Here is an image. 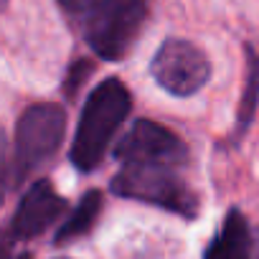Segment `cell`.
<instances>
[{
  "label": "cell",
  "mask_w": 259,
  "mask_h": 259,
  "mask_svg": "<svg viewBox=\"0 0 259 259\" xmlns=\"http://www.w3.org/2000/svg\"><path fill=\"white\" fill-rule=\"evenodd\" d=\"M130 107H133L130 89L117 76H109L99 81V87H94V92L84 102L71 143V163L76 170L92 173L102 163L109 143L130 114Z\"/></svg>",
  "instance_id": "6da1fadb"
},
{
  "label": "cell",
  "mask_w": 259,
  "mask_h": 259,
  "mask_svg": "<svg viewBox=\"0 0 259 259\" xmlns=\"http://www.w3.org/2000/svg\"><path fill=\"white\" fill-rule=\"evenodd\" d=\"M150 0H79V23L89 49L107 61H119L135 44Z\"/></svg>",
  "instance_id": "7a4b0ae2"
},
{
  "label": "cell",
  "mask_w": 259,
  "mask_h": 259,
  "mask_svg": "<svg viewBox=\"0 0 259 259\" xmlns=\"http://www.w3.org/2000/svg\"><path fill=\"white\" fill-rule=\"evenodd\" d=\"M183 168L165 163H127L112 178V193L160 206L178 216L193 219L198 213V196L181 176Z\"/></svg>",
  "instance_id": "3957f363"
},
{
  "label": "cell",
  "mask_w": 259,
  "mask_h": 259,
  "mask_svg": "<svg viewBox=\"0 0 259 259\" xmlns=\"http://www.w3.org/2000/svg\"><path fill=\"white\" fill-rule=\"evenodd\" d=\"M66 133V112L59 104H33L23 112L16 127L13 183L26 181L41 165H46L61 148Z\"/></svg>",
  "instance_id": "277c9868"
},
{
  "label": "cell",
  "mask_w": 259,
  "mask_h": 259,
  "mask_svg": "<svg viewBox=\"0 0 259 259\" xmlns=\"http://www.w3.org/2000/svg\"><path fill=\"white\" fill-rule=\"evenodd\" d=\"M153 79L173 97H191L201 92L211 76L206 54L183 38H168L150 64Z\"/></svg>",
  "instance_id": "5b68a950"
},
{
  "label": "cell",
  "mask_w": 259,
  "mask_h": 259,
  "mask_svg": "<svg viewBox=\"0 0 259 259\" xmlns=\"http://www.w3.org/2000/svg\"><path fill=\"white\" fill-rule=\"evenodd\" d=\"M114 158L122 165H127V163H165V165L186 168L188 150L173 130H168L153 119H138L119 138V143L114 148Z\"/></svg>",
  "instance_id": "8992f818"
},
{
  "label": "cell",
  "mask_w": 259,
  "mask_h": 259,
  "mask_svg": "<svg viewBox=\"0 0 259 259\" xmlns=\"http://www.w3.org/2000/svg\"><path fill=\"white\" fill-rule=\"evenodd\" d=\"M64 211H66V201L51 188V183L36 181L21 198L8 231L13 239H21V241L33 239V236L44 234Z\"/></svg>",
  "instance_id": "52a82bcc"
},
{
  "label": "cell",
  "mask_w": 259,
  "mask_h": 259,
  "mask_svg": "<svg viewBox=\"0 0 259 259\" xmlns=\"http://www.w3.org/2000/svg\"><path fill=\"white\" fill-rule=\"evenodd\" d=\"M206 259H259V229L241 211L231 208L206 249Z\"/></svg>",
  "instance_id": "ba28073f"
},
{
  "label": "cell",
  "mask_w": 259,
  "mask_h": 259,
  "mask_svg": "<svg viewBox=\"0 0 259 259\" xmlns=\"http://www.w3.org/2000/svg\"><path fill=\"white\" fill-rule=\"evenodd\" d=\"M99 213H102V193H99V191H87V193L81 196L79 206H76V208L69 213V219L59 226V231H56V244H69V241L84 236V234L94 226V221L99 219Z\"/></svg>",
  "instance_id": "9c48e42d"
},
{
  "label": "cell",
  "mask_w": 259,
  "mask_h": 259,
  "mask_svg": "<svg viewBox=\"0 0 259 259\" xmlns=\"http://www.w3.org/2000/svg\"><path fill=\"white\" fill-rule=\"evenodd\" d=\"M259 102V56L251 46H246V84H244V97L239 104V117H236V138H241L256 112Z\"/></svg>",
  "instance_id": "30bf717a"
},
{
  "label": "cell",
  "mask_w": 259,
  "mask_h": 259,
  "mask_svg": "<svg viewBox=\"0 0 259 259\" xmlns=\"http://www.w3.org/2000/svg\"><path fill=\"white\" fill-rule=\"evenodd\" d=\"M92 69H94V64L87 61V59L74 61V66H71L69 74H66V84H64V94H66V99H74V97H76V92L81 89V84L87 81V76L92 74Z\"/></svg>",
  "instance_id": "8fae6325"
},
{
  "label": "cell",
  "mask_w": 259,
  "mask_h": 259,
  "mask_svg": "<svg viewBox=\"0 0 259 259\" xmlns=\"http://www.w3.org/2000/svg\"><path fill=\"white\" fill-rule=\"evenodd\" d=\"M8 183H13V163H11V155H8L6 133H3V127H0V201H3Z\"/></svg>",
  "instance_id": "7c38bea8"
},
{
  "label": "cell",
  "mask_w": 259,
  "mask_h": 259,
  "mask_svg": "<svg viewBox=\"0 0 259 259\" xmlns=\"http://www.w3.org/2000/svg\"><path fill=\"white\" fill-rule=\"evenodd\" d=\"M13 236L11 231H0V259H11V249H13Z\"/></svg>",
  "instance_id": "4fadbf2b"
},
{
  "label": "cell",
  "mask_w": 259,
  "mask_h": 259,
  "mask_svg": "<svg viewBox=\"0 0 259 259\" xmlns=\"http://www.w3.org/2000/svg\"><path fill=\"white\" fill-rule=\"evenodd\" d=\"M59 3H61L69 13H76V8H79V0H59Z\"/></svg>",
  "instance_id": "5bb4252c"
},
{
  "label": "cell",
  "mask_w": 259,
  "mask_h": 259,
  "mask_svg": "<svg viewBox=\"0 0 259 259\" xmlns=\"http://www.w3.org/2000/svg\"><path fill=\"white\" fill-rule=\"evenodd\" d=\"M6 6H8V0H0V11H3Z\"/></svg>",
  "instance_id": "9a60e30c"
},
{
  "label": "cell",
  "mask_w": 259,
  "mask_h": 259,
  "mask_svg": "<svg viewBox=\"0 0 259 259\" xmlns=\"http://www.w3.org/2000/svg\"><path fill=\"white\" fill-rule=\"evenodd\" d=\"M16 259H31V254H21V256H16Z\"/></svg>",
  "instance_id": "2e32d148"
}]
</instances>
